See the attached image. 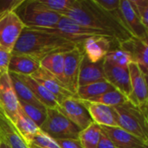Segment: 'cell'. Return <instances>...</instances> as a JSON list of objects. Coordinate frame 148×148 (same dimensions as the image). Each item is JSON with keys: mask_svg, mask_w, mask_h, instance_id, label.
Returning <instances> with one entry per match:
<instances>
[{"mask_svg": "<svg viewBox=\"0 0 148 148\" xmlns=\"http://www.w3.org/2000/svg\"><path fill=\"white\" fill-rule=\"evenodd\" d=\"M13 124L18 134L20 135L23 142L27 145V147L30 144L33 137L40 129L34 123V121L26 115V114L23 111L21 108H19V111L13 121Z\"/></svg>", "mask_w": 148, "mask_h": 148, "instance_id": "cell-23", "label": "cell"}, {"mask_svg": "<svg viewBox=\"0 0 148 148\" xmlns=\"http://www.w3.org/2000/svg\"><path fill=\"white\" fill-rule=\"evenodd\" d=\"M0 142L10 148H29L0 105Z\"/></svg>", "mask_w": 148, "mask_h": 148, "instance_id": "cell-19", "label": "cell"}, {"mask_svg": "<svg viewBox=\"0 0 148 148\" xmlns=\"http://www.w3.org/2000/svg\"><path fill=\"white\" fill-rule=\"evenodd\" d=\"M97 148H116L111 139L102 131Z\"/></svg>", "mask_w": 148, "mask_h": 148, "instance_id": "cell-37", "label": "cell"}, {"mask_svg": "<svg viewBox=\"0 0 148 148\" xmlns=\"http://www.w3.org/2000/svg\"><path fill=\"white\" fill-rule=\"evenodd\" d=\"M101 130L111 139L116 148H148V143L121 127H101Z\"/></svg>", "mask_w": 148, "mask_h": 148, "instance_id": "cell-18", "label": "cell"}, {"mask_svg": "<svg viewBox=\"0 0 148 148\" xmlns=\"http://www.w3.org/2000/svg\"><path fill=\"white\" fill-rule=\"evenodd\" d=\"M120 48L127 51L133 62H135L143 75L147 77L148 75V44L147 41H142L135 37L123 42L119 45Z\"/></svg>", "mask_w": 148, "mask_h": 148, "instance_id": "cell-17", "label": "cell"}, {"mask_svg": "<svg viewBox=\"0 0 148 148\" xmlns=\"http://www.w3.org/2000/svg\"><path fill=\"white\" fill-rule=\"evenodd\" d=\"M128 71L131 82V94L127 101L140 108H147L148 89L147 78L135 62L130 63Z\"/></svg>", "mask_w": 148, "mask_h": 148, "instance_id": "cell-10", "label": "cell"}, {"mask_svg": "<svg viewBox=\"0 0 148 148\" xmlns=\"http://www.w3.org/2000/svg\"><path fill=\"white\" fill-rule=\"evenodd\" d=\"M63 56V83L69 91L75 95L78 88L80 68L84 53L81 46H76L73 49L64 53Z\"/></svg>", "mask_w": 148, "mask_h": 148, "instance_id": "cell-8", "label": "cell"}, {"mask_svg": "<svg viewBox=\"0 0 148 148\" xmlns=\"http://www.w3.org/2000/svg\"><path fill=\"white\" fill-rule=\"evenodd\" d=\"M24 28V24L15 11H7L1 14L0 48L12 53Z\"/></svg>", "mask_w": 148, "mask_h": 148, "instance_id": "cell-7", "label": "cell"}, {"mask_svg": "<svg viewBox=\"0 0 148 148\" xmlns=\"http://www.w3.org/2000/svg\"><path fill=\"white\" fill-rule=\"evenodd\" d=\"M114 89L115 88L111 84H109L107 81L89 83L84 86L78 87L75 94V98L83 101H88L92 98H95L98 95H101L106 92Z\"/></svg>", "mask_w": 148, "mask_h": 148, "instance_id": "cell-24", "label": "cell"}, {"mask_svg": "<svg viewBox=\"0 0 148 148\" xmlns=\"http://www.w3.org/2000/svg\"><path fill=\"white\" fill-rule=\"evenodd\" d=\"M104 81H106V79L103 72V61L93 63L90 62L84 56L80 68L78 87Z\"/></svg>", "mask_w": 148, "mask_h": 148, "instance_id": "cell-21", "label": "cell"}, {"mask_svg": "<svg viewBox=\"0 0 148 148\" xmlns=\"http://www.w3.org/2000/svg\"><path fill=\"white\" fill-rule=\"evenodd\" d=\"M74 22L108 34L120 45L132 38L121 10L108 12L100 7L95 0H75L71 7L62 14Z\"/></svg>", "mask_w": 148, "mask_h": 148, "instance_id": "cell-1", "label": "cell"}, {"mask_svg": "<svg viewBox=\"0 0 148 148\" xmlns=\"http://www.w3.org/2000/svg\"><path fill=\"white\" fill-rule=\"evenodd\" d=\"M104 59L116 66L127 68V69L128 68L130 63L133 62L131 55L127 51L122 49L120 47L116 49H112L107 54Z\"/></svg>", "mask_w": 148, "mask_h": 148, "instance_id": "cell-29", "label": "cell"}, {"mask_svg": "<svg viewBox=\"0 0 148 148\" xmlns=\"http://www.w3.org/2000/svg\"><path fill=\"white\" fill-rule=\"evenodd\" d=\"M19 101V106L23 109V111L26 114V115L34 121V123L40 128L46 119V111L47 108H40L26 102Z\"/></svg>", "mask_w": 148, "mask_h": 148, "instance_id": "cell-30", "label": "cell"}, {"mask_svg": "<svg viewBox=\"0 0 148 148\" xmlns=\"http://www.w3.org/2000/svg\"><path fill=\"white\" fill-rule=\"evenodd\" d=\"M57 110L81 130L85 129L93 122L87 108L75 96L62 101L58 104Z\"/></svg>", "mask_w": 148, "mask_h": 148, "instance_id": "cell-9", "label": "cell"}, {"mask_svg": "<svg viewBox=\"0 0 148 148\" xmlns=\"http://www.w3.org/2000/svg\"><path fill=\"white\" fill-rule=\"evenodd\" d=\"M28 147L29 148H39V147H34V146H29Z\"/></svg>", "mask_w": 148, "mask_h": 148, "instance_id": "cell-39", "label": "cell"}, {"mask_svg": "<svg viewBox=\"0 0 148 148\" xmlns=\"http://www.w3.org/2000/svg\"><path fill=\"white\" fill-rule=\"evenodd\" d=\"M75 0H40V2L50 10L62 14L69 10Z\"/></svg>", "mask_w": 148, "mask_h": 148, "instance_id": "cell-32", "label": "cell"}, {"mask_svg": "<svg viewBox=\"0 0 148 148\" xmlns=\"http://www.w3.org/2000/svg\"><path fill=\"white\" fill-rule=\"evenodd\" d=\"M40 62L29 56L11 53L8 73H13L19 75H32L40 69Z\"/></svg>", "mask_w": 148, "mask_h": 148, "instance_id": "cell-20", "label": "cell"}, {"mask_svg": "<svg viewBox=\"0 0 148 148\" xmlns=\"http://www.w3.org/2000/svg\"><path fill=\"white\" fill-rule=\"evenodd\" d=\"M116 113L118 127L148 143L147 108H140L128 101L114 108Z\"/></svg>", "mask_w": 148, "mask_h": 148, "instance_id": "cell-4", "label": "cell"}, {"mask_svg": "<svg viewBox=\"0 0 148 148\" xmlns=\"http://www.w3.org/2000/svg\"><path fill=\"white\" fill-rule=\"evenodd\" d=\"M78 46L56 34L52 29L24 28L12 54L29 56L38 62L56 53H66Z\"/></svg>", "mask_w": 148, "mask_h": 148, "instance_id": "cell-2", "label": "cell"}, {"mask_svg": "<svg viewBox=\"0 0 148 148\" xmlns=\"http://www.w3.org/2000/svg\"><path fill=\"white\" fill-rule=\"evenodd\" d=\"M30 76L41 83L49 92H50L58 101V104L67 98L75 96L69 91V89L59 79L42 67H40V69Z\"/></svg>", "mask_w": 148, "mask_h": 148, "instance_id": "cell-13", "label": "cell"}, {"mask_svg": "<svg viewBox=\"0 0 148 148\" xmlns=\"http://www.w3.org/2000/svg\"><path fill=\"white\" fill-rule=\"evenodd\" d=\"M0 105L13 123L20 106L9 73L0 77Z\"/></svg>", "mask_w": 148, "mask_h": 148, "instance_id": "cell-12", "label": "cell"}, {"mask_svg": "<svg viewBox=\"0 0 148 148\" xmlns=\"http://www.w3.org/2000/svg\"><path fill=\"white\" fill-rule=\"evenodd\" d=\"M143 26L148 30V0H130Z\"/></svg>", "mask_w": 148, "mask_h": 148, "instance_id": "cell-33", "label": "cell"}, {"mask_svg": "<svg viewBox=\"0 0 148 148\" xmlns=\"http://www.w3.org/2000/svg\"><path fill=\"white\" fill-rule=\"evenodd\" d=\"M26 28L55 29L62 15L45 7L40 0L23 1L15 10Z\"/></svg>", "mask_w": 148, "mask_h": 148, "instance_id": "cell-3", "label": "cell"}, {"mask_svg": "<svg viewBox=\"0 0 148 148\" xmlns=\"http://www.w3.org/2000/svg\"><path fill=\"white\" fill-rule=\"evenodd\" d=\"M103 72L106 81L127 98L131 94V82L128 68L116 66L103 60Z\"/></svg>", "mask_w": 148, "mask_h": 148, "instance_id": "cell-11", "label": "cell"}, {"mask_svg": "<svg viewBox=\"0 0 148 148\" xmlns=\"http://www.w3.org/2000/svg\"><path fill=\"white\" fill-rule=\"evenodd\" d=\"M40 130L54 140H77L79 133L82 131L62 115L57 108H47L46 119L40 127Z\"/></svg>", "mask_w": 148, "mask_h": 148, "instance_id": "cell-5", "label": "cell"}, {"mask_svg": "<svg viewBox=\"0 0 148 148\" xmlns=\"http://www.w3.org/2000/svg\"><path fill=\"white\" fill-rule=\"evenodd\" d=\"M101 132V127L92 122L88 127L79 133L78 140L82 147L83 148H97Z\"/></svg>", "mask_w": 148, "mask_h": 148, "instance_id": "cell-27", "label": "cell"}, {"mask_svg": "<svg viewBox=\"0 0 148 148\" xmlns=\"http://www.w3.org/2000/svg\"><path fill=\"white\" fill-rule=\"evenodd\" d=\"M88 101L102 104V105L111 107V108H115V107H118L126 103L127 101V98L118 90L114 89V90L106 92L101 95H98L95 98H92L88 100Z\"/></svg>", "mask_w": 148, "mask_h": 148, "instance_id": "cell-28", "label": "cell"}, {"mask_svg": "<svg viewBox=\"0 0 148 148\" xmlns=\"http://www.w3.org/2000/svg\"><path fill=\"white\" fill-rule=\"evenodd\" d=\"M116 44L111 39L103 36L89 37L82 45L85 57L93 63L104 60L107 54L112 49V45ZM117 45V44H116Z\"/></svg>", "mask_w": 148, "mask_h": 148, "instance_id": "cell-15", "label": "cell"}, {"mask_svg": "<svg viewBox=\"0 0 148 148\" xmlns=\"http://www.w3.org/2000/svg\"><path fill=\"white\" fill-rule=\"evenodd\" d=\"M11 53L0 48V77L8 73L9 62Z\"/></svg>", "mask_w": 148, "mask_h": 148, "instance_id": "cell-35", "label": "cell"}, {"mask_svg": "<svg viewBox=\"0 0 148 148\" xmlns=\"http://www.w3.org/2000/svg\"><path fill=\"white\" fill-rule=\"evenodd\" d=\"M29 146H34L39 148H60L56 141L52 137L40 129L33 137Z\"/></svg>", "mask_w": 148, "mask_h": 148, "instance_id": "cell-31", "label": "cell"}, {"mask_svg": "<svg viewBox=\"0 0 148 148\" xmlns=\"http://www.w3.org/2000/svg\"><path fill=\"white\" fill-rule=\"evenodd\" d=\"M60 148H83L82 147L79 140H55Z\"/></svg>", "mask_w": 148, "mask_h": 148, "instance_id": "cell-36", "label": "cell"}, {"mask_svg": "<svg viewBox=\"0 0 148 148\" xmlns=\"http://www.w3.org/2000/svg\"><path fill=\"white\" fill-rule=\"evenodd\" d=\"M16 75L29 88V90L42 105H43L46 108H57L58 101L55 96L50 92H49L41 83H39L30 75Z\"/></svg>", "mask_w": 148, "mask_h": 148, "instance_id": "cell-22", "label": "cell"}, {"mask_svg": "<svg viewBox=\"0 0 148 148\" xmlns=\"http://www.w3.org/2000/svg\"><path fill=\"white\" fill-rule=\"evenodd\" d=\"M80 101L87 108L93 122L98 124L101 127H118L116 113L114 108L95 102H91L88 101Z\"/></svg>", "mask_w": 148, "mask_h": 148, "instance_id": "cell-16", "label": "cell"}, {"mask_svg": "<svg viewBox=\"0 0 148 148\" xmlns=\"http://www.w3.org/2000/svg\"><path fill=\"white\" fill-rule=\"evenodd\" d=\"M64 53H56L50 55L40 62L41 67L45 69L63 83V65ZM64 84V83H63Z\"/></svg>", "mask_w": 148, "mask_h": 148, "instance_id": "cell-26", "label": "cell"}, {"mask_svg": "<svg viewBox=\"0 0 148 148\" xmlns=\"http://www.w3.org/2000/svg\"><path fill=\"white\" fill-rule=\"evenodd\" d=\"M52 30L56 34L75 42V44L81 47L85 40H87L89 37H95V36L107 37V38L111 39L113 42L116 43V42L108 34L101 30H97V29L82 26L74 22L73 20L69 19V17H66L63 16H62L57 26L55 29H52ZM116 44L118 45V43Z\"/></svg>", "mask_w": 148, "mask_h": 148, "instance_id": "cell-6", "label": "cell"}, {"mask_svg": "<svg viewBox=\"0 0 148 148\" xmlns=\"http://www.w3.org/2000/svg\"><path fill=\"white\" fill-rule=\"evenodd\" d=\"M120 10L124 23L132 36L142 41H147L148 30L141 23L130 0H120Z\"/></svg>", "mask_w": 148, "mask_h": 148, "instance_id": "cell-14", "label": "cell"}, {"mask_svg": "<svg viewBox=\"0 0 148 148\" xmlns=\"http://www.w3.org/2000/svg\"><path fill=\"white\" fill-rule=\"evenodd\" d=\"M95 3L108 12L120 11V0H95Z\"/></svg>", "mask_w": 148, "mask_h": 148, "instance_id": "cell-34", "label": "cell"}, {"mask_svg": "<svg viewBox=\"0 0 148 148\" xmlns=\"http://www.w3.org/2000/svg\"><path fill=\"white\" fill-rule=\"evenodd\" d=\"M0 148H10L9 146H7V145H5V144H3V143H2V142H0Z\"/></svg>", "mask_w": 148, "mask_h": 148, "instance_id": "cell-38", "label": "cell"}, {"mask_svg": "<svg viewBox=\"0 0 148 148\" xmlns=\"http://www.w3.org/2000/svg\"><path fill=\"white\" fill-rule=\"evenodd\" d=\"M12 85L15 90V93L17 96L18 101L26 102L28 104H30L32 106L40 108H46L43 105H42L39 101L35 97V95L32 94V92L29 90V88L18 78V76L16 74L9 73Z\"/></svg>", "mask_w": 148, "mask_h": 148, "instance_id": "cell-25", "label": "cell"}]
</instances>
